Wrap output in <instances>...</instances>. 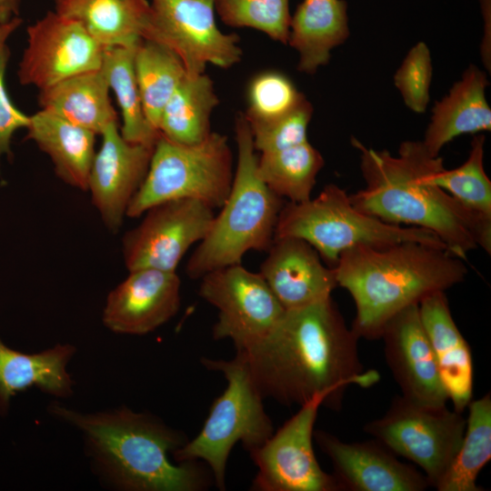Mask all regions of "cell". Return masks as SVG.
<instances>
[{
    "mask_svg": "<svg viewBox=\"0 0 491 491\" xmlns=\"http://www.w3.org/2000/svg\"><path fill=\"white\" fill-rule=\"evenodd\" d=\"M358 340L330 296L286 310L267 336L236 353L263 398L300 406L325 393L326 407L338 410L348 386L369 387L380 378L376 370L364 371Z\"/></svg>",
    "mask_w": 491,
    "mask_h": 491,
    "instance_id": "6da1fadb",
    "label": "cell"
},
{
    "mask_svg": "<svg viewBox=\"0 0 491 491\" xmlns=\"http://www.w3.org/2000/svg\"><path fill=\"white\" fill-rule=\"evenodd\" d=\"M351 143L359 151L366 182L365 188L349 195L356 208L392 225L428 230L449 253L465 261L477 248L491 253V219L425 180L427 174L444 167V162L422 141L401 143L396 155L366 147L355 137Z\"/></svg>",
    "mask_w": 491,
    "mask_h": 491,
    "instance_id": "7a4b0ae2",
    "label": "cell"
},
{
    "mask_svg": "<svg viewBox=\"0 0 491 491\" xmlns=\"http://www.w3.org/2000/svg\"><path fill=\"white\" fill-rule=\"evenodd\" d=\"M49 411L82 433L98 472L121 490L202 491L214 482L198 461H171L188 440L151 415L127 407L81 413L56 403Z\"/></svg>",
    "mask_w": 491,
    "mask_h": 491,
    "instance_id": "3957f363",
    "label": "cell"
},
{
    "mask_svg": "<svg viewBox=\"0 0 491 491\" xmlns=\"http://www.w3.org/2000/svg\"><path fill=\"white\" fill-rule=\"evenodd\" d=\"M337 286L356 306L352 330L359 338H380L386 324L404 308L463 282L465 260L446 248L419 242L358 246L334 266Z\"/></svg>",
    "mask_w": 491,
    "mask_h": 491,
    "instance_id": "277c9868",
    "label": "cell"
},
{
    "mask_svg": "<svg viewBox=\"0 0 491 491\" xmlns=\"http://www.w3.org/2000/svg\"><path fill=\"white\" fill-rule=\"evenodd\" d=\"M235 134L237 163L232 187L208 233L188 259L185 272L191 278L240 264L250 250L267 252L274 240L283 198L257 175V155L242 113L235 118Z\"/></svg>",
    "mask_w": 491,
    "mask_h": 491,
    "instance_id": "5b68a950",
    "label": "cell"
},
{
    "mask_svg": "<svg viewBox=\"0 0 491 491\" xmlns=\"http://www.w3.org/2000/svg\"><path fill=\"white\" fill-rule=\"evenodd\" d=\"M282 237L306 241L330 267L336 265L343 252L358 246L381 247L419 242L446 248L428 230L392 225L358 210L346 191L335 184L326 185L315 198L284 204L274 239Z\"/></svg>",
    "mask_w": 491,
    "mask_h": 491,
    "instance_id": "8992f818",
    "label": "cell"
},
{
    "mask_svg": "<svg viewBox=\"0 0 491 491\" xmlns=\"http://www.w3.org/2000/svg\"><path fill=\"white\" fill-rule=\"evenodd\" d=\"M201 363L222 373L227 386L213 402L198 435L172 456L177 463L204 461L216 487L225 490L226 462L234 446L241 442L249 453L273 435L274 426L242 355L236 353L231 360L202 357Z\"/></svg>",
    "mask_w": 491,
    "mask_h": 491,
    "instance_id": "52a82bcc",
    "label": "cell"
},
{
    "mask_svg": "<svg viewBox=\"0 0 491 491\" xmlns=\"http://www.w3.org/2000/svg\"><path fill=\"white\" fill-rule=\"evenodd\" d=\"M234 173L226 135L212 132L203 142L185 145L160 135L146 175L126 215L138 217L155 205L183 198L221 207L230 193Z\"/></svg>",
    "mask_w": 491,
    "mask_h": 491,
    "instance_id": "ba28073f",
    "label": "cell"
},
{
    "mask_svg": "<svg viewBox=\"0 0 491 491\" xmlns=\"http://www.w3.org/2000/svg\"><path fill=\"white\" fill-rule=\"evenodd\" d=\"M466 425L463 413L446 406H424L396 396L386 414L366 423L363 430L422 468L435 487L461 444Z\"/></svg>",
    "mask_w": 491,
    "mask_h": 491,
    "instance_id": "9c48e42d",
    "label": "cell"
},
{
    "mask_svg": "<svg viewBox=\"0 0 491 491\" xmlns=\"http://www.w3.org/2000/svg\"><path fill=\"white\" fill-rule=\"evenodd\" d=\"M143 39L174 53L187 76L205 73L208 64L224 69L241 61L239 36L217 26L215 0H151Z\"/></svg>",
    "mask_w": 491,
    "mask_h": 491,
    "instance_id": "30bf717a",
    "label": "cell"
},
{
    "mask_svg": "<svg viewBox=\"0 0 491 491\" xmlns=\"http://www.w3.org/2000/svg\"><path fill=\"white\" fill-rule=\"evenodd\" d=\"M198 293L218 310L214 339H231L236 352L263 340L286 313L262 275L241 263L204 275Z\"/></svg>",
    "mask_w": 491,
    "mask_h": 491,
    "instance_id": "8fae6325",
    "label": "cell"
},
{
    "mask_svg": "<svg viewBox=\"0 0 491 491\" xmlns=\"http://www.w3.org/2000/svg\"><path fill=\"white\" fill-rule=\"evenodd\" d=\"M328 396L319 394L288 419L259 447L249 452L257 467L256 491H341L332 474L318 464L313 448L314 426Z\"/></svg>",
    "mask_w": 491,
    "mask_h": 491,
    "instance_id": "7c38bea8",
    "label": "cell"
},
{
    "mask_svg": "<svg viewBox=\"0 0 491 491\" xmlns=\"http://www.w3.org/2000/svg\"><path fill=\"white\" fill-rule=\"evenodd\" d=\"M214 208L190 198L168 200L146 210L143 221L123 237L128 271L175 269L192 245L202 241L215 218Z\"/></svg>",
    "mask_w": 491,
    "mask_h": 491,
    "instance_id": "4fadbf2b",
    "label": "cell"
},
{
    "mask_svg": "<svg viewBox=\"0 0 491 491\" xmlns=\"http://www.w3.org/2000/svg\"><path fill=\"white\" fill-rule=\"evenodd\" d=\"M105 48L79 22L48 11L27 27L19 81L43 90L75 75L98 70Z\"/></svg>",
    "mask_w": 491,
    "mask_h": 491,
    "instance_id": "5bb4252c",
    "label": "cell"
},
{
    "mask_svg": "<svg viewBox=\"0 0 491 491\" xmlns=\"http://www.w3.org/2000/svg\"><path fill=\"white\" fill-rule=\"evenodd\" d=\"M101 135L102 144L93 160L87 190L105 225L115 233L146 175L155 145L126 141L117 122L110 124Z\"/></svg>",
    "mask_w": 491,
    "mask_h": 491,
    "instance_id": "9a60e30c",
    "label": "cell"
},
{
    "mask_svg": "<svg viewBox=\"0 0 491 491\" xmlns=\"http://www.w3.org/2000/svg\"><path fill=\"white\" fill-rule=\"evenodd\" d=\"M380 338L401 396L424 406H446L448 396L420 318L418 304L395 315L384 326Z\"/></svg>",
    "mask_w": 491,
    "mask_h": 491,
    "instance_id": "2e32d148",
    "label": "cell"
},
{
    "mask_svg": "<svg viewBox=\"0 0 491 491\" xmlns=\"http://www.w3.org/2000/svg\"><path fill=\"white\" fill-rule=\"evenodd\" d=\"M314 439L330 459L341 491H424L430 487L423 473L400 462L375 438L349 443L314 430Z\"/></svg>",
    "mask_w": 491,
    "mask_h": 491,
    "instance_id": "e0dca14e",
    "label": "cell"
},
{
    "mask_svg": "<svg viewBox=\"0 0 491 491\" xmlns=\"http://www.w3.org/2000/svg\"><path fill=\"white\" fill-rule=\"evenodd\" d=\"M181 281L175 272L153 268L129 271L107 296L103 322L111 331L145 335L170 320L181 305Z\"/></svg>",
    "mask_w": 491,
    "mask_h": 491,
    "instance_id": "ac0fdd59",
    "label": "cell"
},
{
    "mask_svg": "<svg viewBox=\"0 0 491 491\" xmlns=\"http://www.w3.org/2000/svg\"><path fill=\"white\" fill-rule=\"evenodd\" d=\"M267 253L259 273L286 310L330 297L337 286L334 267L303 239H274Z\"/></svg>",
    "mask_w": 491,
    "mask_h": 491,
    "instance_id": "d6986e66",
    "label": "cell"
},
{
    "mask_svg": "<svg viewBox=\"0 0 491 491\" xmlns=\"http://www.w3.org/2000/svg\"><path fill=\"white\" fill-rule=\"evenodd\" d=\"M418 306L448 400L452 401L455 411L463 413L473 397L474 366L470 346L452 316L445 291L426 296Z\"/></svg>",
    "mask_w": 491,
    "mask_h": 491,
    "instance_id": "ffe728a7",
    "label": "cell"
},
{
    "mask_svg": "<svg viewBox=\"0 0 491 491\" xmlns=\"http://www.w3.org/2000/svg\"><path fill=\"white\" fill-rule=\"evenodd\" d=\"M486 74L470 65L440 101L435 103L424 144L434 156L456 136L491 129V109L486 97Z\"/></svg>",
    "mask_w": 491,
    "mask_h": 491,
    "instance_id": "44dd1931",
    "label": "cell"
},
{
    "mask_svg": "<svg viewBox=\"0 0 491 491\" xmlns=\"http://www.w3.org/2000/svg\"><path fill=\"white\" fill-rule=\"evenodd\" d=\"M75 352L69 344H57L36 354H25L0 339V414H6L12 396L32 386L56 397L69 396L74 383L66 366Z\"/></svg>",
    "mask_w": 491,
    "mask_h": 491,
    "instance_id": "7402d4cb",
    "label": "cell"
},
{
    "mask_svg": "<svg viewBox=\"0 0 491 491\" xmlns=\"http://www.w3.org/2000/svg\"><path fill=\"white\" fill-rule=\"evenodd\" d=\"M344 0H303L291 16L287 44L299 55L297 69L314 75L349 36Z\"/></svg>",
    "mask_w": 491,
    "mask_h": 491,
    "instance_id": "603a6c76",
    "label": "cell"
},
{
    "mask_svg": "<svg viewBox=\"0 0 491 491\" xmlns=\"http://www.w3.org/2000/svg\"><path fill=\"white\" fill-rule=\"evenodd\" d=\"M25 139L33 140L51 159L55 175L65 184L87 190L95 155V134L49 112L29 116Z\"/></svg>",
    "mask_w": 491,
    "mask_h": 491,
    "instance_id": "cb8c5ba5",
    "label": "cell"
},
{
    "mask_svg": "<svg viewBox=\"0 0 491 491\" xmlns=\"http://www.w3.org/2000/svg\"><path fill=\"white\" fill-rule=\"evenodd\" d=\"M55 12L79 22L104 47L136 46L144 37L147 0H53Z\"/></svg>",
    "mask_w": 491,
    "mask_h": 491,
    "instance_id": "d4e9b609",
    "label": "cell"
},
{
    "mask_svg": "<svg viewBox=\"0 0 491 491\" xmlns=\"http://www.w3.org/2000/svg\"><path fill=\"white\" fill-rule=\"evenodd\" d=\"M109 90L100 68L40 90L38 103L41 110L101 135L110 124L117 122Z\"/></svg>",
    "mask_w": 491,
    "mask_h": 491,
    "instance_id": "484cf974",
    "label": "cell"
},
{
    "mask_svg": "<svg viewBox=\"0 0 491 491\" xmlns=\"http://www.w3.org/2000/svg\"><path fill=\"white\" fill-rule=\"evenodd\" d=\"M219 103L214 83L205 73L185 76L165 105L158 132L180 145H196L211 131V115Z\"/></svg>",
    "mask_w": 491,
    "mask_h": 491,
    "instance_id": "4316f807",
    "label": "cell"
},
{
    "mask_svg": "<svg viewBox=\"0 0 491 491\" xmlns=\"http://www.w3.org/2000/svg\"><path fill=\"white\" fill-rule=\"evenodd\" d=\"M468 416L461 444L435 486L437 491H482L476 479L491 459V394L467 406Z\"/></svg>",
    "mask_w": 491,
    "mask_h": 491,
    "instance_id": "83f0119b",
    "label": "cell"
},
{
    "mask_svg": "<svg viewBox=\"0 0 491 491\" xmlns=\"http://www.w3.org/2000/svg\"><path fill=\"white\" fill-rule=\"evenodd\" d=\"M321 153L309 141L285 149L261 153L256 172L281 198L301 203L311 198L316 176L324 166Z\"/></svg>",
    "mask_w": 491,
    "mask_h": 491,
    "instance_id": "f1b7e54d",
    "label": "cell"
},
{
    "mask_svg": "<svg viewBox=\"0 0 491 491\" xmlns=\"http://www.w3.org/2000/svg\"><path fill=\"white\" fill-rule=\"evenodd\" d=\"M136 46L105 47L101 69L121 110L122 136L131 143L155 145L160 133L151 126L144 112L135 70Z\"/></svg>",
    "mask_w": 491,
    "mask_h": 491,
    "instance_id": "f546056e",
    "label": "cell"
},
{
    "mask_svg": "<svg viewBox=\"0 0 491 491\" xmlns=\"http://www.w3.org/2000/svg\"><path fill=\"white\" fill-rule=\"evenodd\" d=\"M135 70L145 115L158 131L161 113L186 72L174 53L145 39L135 48Z\"/></svg>",
    "mask_w": 491,
    "mask_h": 491,
    "instance_id": "4dcf8cb0",
    "label": "cell"
},
{
    "mask_svg": "<svg viewBox=\"0 0 491 491\" xmlns=\"http://www.w3.org/2000/svg\"><path fill=\"white\" fill-rule=\"evenodd\" d=\"M484 145L485 135H476L466 162L451 170L444 166L430 172L425 180L473 212L491 219V181L484 168Z\"/></svg>",
    "mask_w": 491,
    "mask_h": 491,
    "instance_id": "1f68e13d",
    "label": "cell"
},
{
    "mask_svg": "<svg viewBox=\"0 0 491 491\" xmlns=\"http://www.w3.org/2000/svg\"><path fill=\"white\" fill-rule=\"evenodd\" d=\"M215 10L228 26L253 28L274 41L287 44L289 0H215Z\"/></svg>",
    "mask_w": 491,
    "mask_h": 491,
    "instance_id": "d6a6232c",
    "label": "cell"
},
{
    "mask_svg": "<svg viewBox=\"0 0 491 491\" xmlns=\"http://www.w3.org/2000/svg\"><path fill=\"white\" fill-rule=\"evenodd\" d=\"M305 98L286 75L264 71L248 83L244 116L248 124L268 122L289 113Z\"/></svg>",
    "mask_w": 491,
    "mask_h": 491,
    "instance_id": "836d02e7",
    "label": "cell"
},
{
    "mask_svg": "<svg viewBox=\"0 0 491 491\" xmlns=\"http://www.w3.org/2000/svg\"><path fill=\"white\" fill-rule=\"evenodd\" d=\"M312 115L313 106L305 98L295 109L278 118L248 124L256 151H277L308 141L307 127Z\"/></svg>",
    "mask_w": 491,
    "mask_h": 491,
    "instance_id": "e575fe53",
    "label": "cell"
},
{
    "mask_svg": "<svg viewBox=\"0 0 491 491\" xmlns=\"http://www.w3.org/2000/svg\"><path fill=\"white\" fill-rule=\"evenodd\" d=\"M432 72L429 48L424 42H418L408 51L394 75V84L405 105L415 113L426 110Z\"/></svg>",
    "mask_w": 491,
    "mask_h": 491,
    "instance_id": "d590c367",
    "label": "cell"
},
{
    "mask_svg": "<svg viewBox=\"0 0 491 491\" xmlns=\"http://www.w3.org/2000/svg\"><path fill=\"white\" fill-rule=\"evenodd\" d=\"M21 24L19 16L0 24V155L5 154L8 157L13 156L11 140L14 133L20 128H26L29 124V116L15 106L5 85V73L10 56L6 40Z\"/></svg>",
    "mask_w": 491,
    "mask_h": 491,
    "instance_id": "8d00e7d4",
    "label": "cell"
},
{
    "mask_svg": "<svg viewBox=\"0 0 491 491\" xmlns=\"http://www.w3.org/2000/svg\"><path fill=\"white\" fill-rule=\"evenodd\" d=\"M21 0H0L1 7L11 16H18Z\"/></svg>",
    "mask_w": 491,
    "mask_h": 491,
    "instance_id": "74e56055",
    "label": "cell"
},
{
    "mask_svg": "<svg viewBox=\"0 0 491 491\" xmlns=\"http://www.w3.org/2000/svg\"><path fill=\"white\" fill-rule=\"evenodd\" d=\"M12 17L14 16L7 14L0 5V24L8 22Z\"/></svg>",
    "mask_w": 491,
    "mask_h": 491,
    "instance_id": "f35d334b",
    "label": "cell"
}]
</instances>
